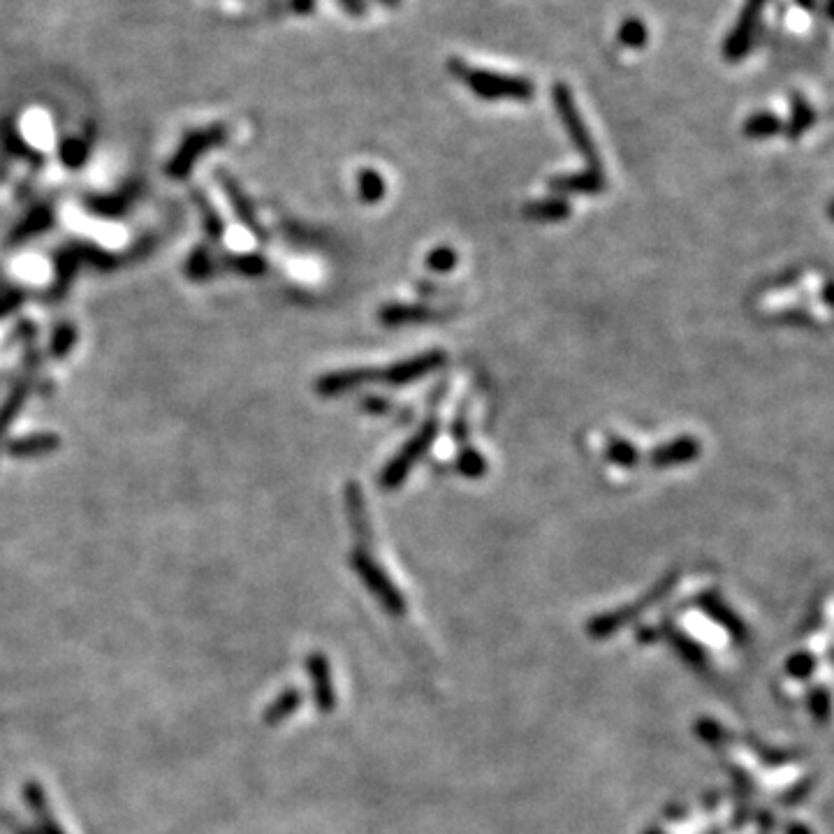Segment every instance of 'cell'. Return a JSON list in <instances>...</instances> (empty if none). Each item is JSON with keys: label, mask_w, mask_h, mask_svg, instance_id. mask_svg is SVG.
<instances>
[{"label": "cell", "mask_w": 834, "mask_h": 834, "mask_svg": "<svg viewBox=\"0 0 834 834\" xmlns=\"http://www.w3.org/2000/svg\"><path fill=\"white\" fill-rule=\"evenodd\" d=\"M450 72L482 100H531L533 84L524 77L499 75L492 70L471 68L462 61H450Z\"/></svg>", "instance_id": "obj_1"}, {"label": "cell", "mask_w": 834, "mask_h": 834, "mask_svg": "<svg viewBox=\"0 0 834 834\" xmlns=\"http://www.w3.org/2000/svg\"><path fill=\"white\" fill-rule=\"evenodd\" d=\"M552 102H554L556 114H559V119L563 123V128H566L570 142H573L575 149L587 158L589 170H601V160H598L594 139H591L587 126H584L580 109H577L573 93H570L566 84L552 86Z\"/></svg>", "instance_id": "obj_2"}, {"label": "cell", "mask_w": 834, "mask_h": 834, "mask_svg": "<svg viewBox=\"0 0 834 834\" xmlns=\"http://www.w3.org/2000/svg\"><path fill=\"white\" fill-rule=\"evenodd\" d=\"M438 434V422L436 417H431L420 427V431L408 441L404 448H401L390 464L385 466L383 475H380V485L383 489H397L401 482L406 480V475L413 471V466L420 462V459L427 455V450L431 448V443H434V438Z\"/></svg>", "instance_id": "obj_3"}, {"label": "cell", "mask_w": 834, "mask_h": 834, "mask_svg": "<svg viewBox=\"0 0 834 834\" xmlns=\"http://www.w3.org/2000/svg\"><path fill=\"white\" fill-rule=\"evenodd\" d=\"M443 362H445V355L441 353V350H431V353H422L417 357H411V360L397 362L394 367L380 369V380H385V383H390V385H408L424 378L431 371L441 369Z\"/></svg>", "instance_id": "obj_4"}, {"label": "cell", "mask_w": 834, "mask_h": 834, "mask_svg": "<svg viewBox=\"0 0 834 834\" xmlns=\"http://www.w3.org/2000/svg\"><path fill=\"white\" fill-rule=\"evenodd\" d=\"M760 7L756 5H744V10L740 14V19H737V24L733 26V31L728 33V40L726 45H723V56L728 58V61H742L749 54L751 47H753V40H756V33H758V19H760Z\"/></svg>", "instance_id": "obj_5"}, {"label": "cell", "mask_w": 834, "mask_h": 834, "mask_svg": "<svg viewBox=\"0 0 834 834\" xmlns=\"http://www.w3.org/2000/svg\"><path fill=\"white\" fill-rule=\"evenodd\" d=\"M371 380H380V369H353L329 373V376L318 380V392L325 394V397H339V394H346L364 383H371Z\"/></svg>", "instance_id": "obj_6"}, {"label": "cell", "mask_w": 834, "mask_h": 834, "mask_svg": "<svg viewBox=\"0 0 834 834\" xmlns=\"http://www.w3.org/2000/svg\"><path fill=\"white\" fill-rule=\"evenodd\" d=\"M550 188L554 193H584V195H596L605 190V177L601 170H587L577 174H559V177L550 179Z\"/></svg>", "instance_id": "obj_7"}, {"label": "cell", "mask_w": 834, "mask_h": 834, "mask_svg": "<svg viewBox=\"0 0 834 834\" xmlns=\"http://www.w3.org/2000/svg\"><path fill=\"white\" fill-rule=\"evenodd\" d=\"M695 455H698V443L693 438H677V441L656 448L654 455H651V464L658 468H668L691 462Z\"/></svg>", "instance_id": "obj_8"}, {"label": "cell", "mask_w": 834, "mask_h": 834, "mask_svg": "<svg viewBox=\"0 0 834 834\" xmlns=\"http://www.w3.org/2000/svg\"><path fill=\"white\" fill-rule=\"evenodd\" d=\"M524 216L531 218V221H563V218L570 216V204L566 197L554 195L547 197V200L526 204Z\"/></svg>", "instance_id": "obj_9"}, {"label": "cell", "mask_w": 834, "mask_h": 834, "mask_svg": "<svg viewBox=\"0 0 834 834\" xmlns=\"http://www.w3.org/2000/svg\"><path fill=\"white\" fill-rule=\"evenodd\" d=\"M436 311L424 309V306H404V304H392L385 306L380 311V320L385 325H404V323H427V320H438Z\"/></svg>", "instance_id": "obj_10"}, {"label": "cell", "mask_w": 834, "mask_h": 834, "mask_svg": "<svg viewBox=\"0 0 834 834\" xmlns=\"http://www.w3.org/2000/svg\"><path fill=\"white\" fill-rule=\"evenodd\" d=\"M607 459L621 468H633L640 462V452L633 448V443L624 441V438L612 436L610 443H607Z\"/></svg>", "instance_id": "obj_11"}, {"label": "cell", "mask_w": 834, "mask_h": 834, "mask_svg": "<svg viewBox=\"0 0 834 834\" xmlns=\"http://www.w3.org/2000/svg\"><path fill=\"white\" fill-rule=\"evenodd\" d=\"M619 42L624 47H631V49L645 47L647 45V26L635 17L626 19L619 28Z\"/></svg>", "instance_id": "obj_12"}, {"label": "cell", "mask_w": 834, "mask_h": 834, "mask_svg": "<svg viewBox=\"0 0 834 834\" xmlns=\"http://www.w3.org/2000/svg\"><path fill=\"white\" fill-rule=\"evenodd\" d=\"M385 195V181L376 170L360 172V197L367 204H376Z\"/></svg>", "instance_id": "obj_13"}, {"label": "cell", "mask_w": 834, "mask_h": 834, "mask_svg": "<svg viewBox=\"0 0 834 834\" xmlns=\"http://www.w3.org/2000/svg\"><path fill=\"white\" fill-rule=\"evenodd\" d=\"M457 468L466 475V478H480V475L487 473V462L478 450H473V448H468V445H464L462 455H459V459H457Z\"/></svg>", "instance_id": "obj_14"}, {"label": "cell", "mask_w": 834, "mask_h": 834, "mask_svg": "<svg viewBox=\"0 0 834 834\" xmlns=\"http://www.w3.org/2000/svg\"><path fill=\"white\" fill-rule=\"evenodd\" d=\"M777 128H779L777 119H772L770 114H758V116H751L749 123H746V135L765 137V135L777 133Z\"/></svg>", "instance_id": "obj_15"}, {"label": "cell", "mask_w": 834, "mask_h": 834, "mask_svg": "<svg viewBox=\"0 0 834 834\" xmlns=\"http://www.w3.org/2000/svg\"><path fill=\"white\" fill-rule=\"evenodd\" d=\"M427 265L429 269H434V272H450V269L457 265V255L452 248H436L427 258Z\"/></svg>", "instance_id": "obj_16"}, {"label": "cell", "mask_w": 834, "mask_h": 834, "mask_svg": "<svg viewBox=\"0 0 834 834\" xmlns=\"http://www.w3.org/2000/svg\"><path fill=\"white\" fill-rule=\"evenodd\" d=\"M364 406H367V411H371V413H385L387 411V404L380 399H367V401H364Z\"/></svg>", "instance_id": "obj_17"}, {"label": "cell", "mask_w": 834, "mask_h": 834, "mask_svg": "<svg viewBox=\"0 0 834 834\" xmlns=\"http://www.w3.org/2000/svg\"><path fill=\"white\" fill-rule=\"evenodd\" d=\"M795 5L802 7V10H807V12L816 10V0H795Z\"/></svg>", "instance_id": "obj_18"}, {"label": "cell", "mask_w": 834, "mask_h": 834, "mask_svg": "<svg viewBox=\"0 0 834 834\" xmlns=\"http://www.w3.org/2000/svg\"><path fill=\"white\" fill-rule=\"evenodd\" d=\"M825 10H828V17L834 21V0H825Z\"/></svg>", "instance_id": "obj_19"}, {"label": "cell", "mask_w": 834, "mask_h": 834, "mask_svg": "<svg viewBox=\"0 0 834 834\" xmlns=\"http://www.w3.org/2000/svg\"><path fill=\"white\" fill-rule=\"evenodd\" d=\"M765 3H767V0H749V5H756V7H760V10H763Z\"/></svg>", "instance_id": "obj_20"}]
</instances>
